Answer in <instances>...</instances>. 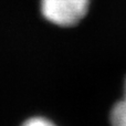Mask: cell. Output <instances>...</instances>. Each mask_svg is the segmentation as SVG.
<instances>
[{
  "instance_id": "6da1fadb",
  "label": "cell",
  "mask_w": 126,
  "mask_h": 126,
  "mask_svg": "<svg viewBox=\"0 0 126 126\" xmlns=\"http://www.w3.org/2000/svg\"><path fill=\"white\" fill-rule=\"evenodd\" d=\"M91 0H40V11L48 22L60 28L79 24L90 9Z\"/></svg>"
},
{
  "instance_id": "7a4b0ae2",
  "label": "cell",
  "mask_w": 126,
  "mask_h": 126,
  "mask_svg": "<svg viewBox=\"0 0 126 126\" xmlns=\"http://www.w3.org/2000/svg\"><path fill=\"white\" fill-rule=\"evenodd\" d=\"M111 126H126V98L117 101L110 113Z\"/></svg>"
},
{
  "instance_id": "277c9868",
  "label": "cell",
  "mask_w": 126,
  "mask_h": 126,
  "mask_svg": "<svg viewBox=\"0 0 126 126\" xmlns=\"http://www.w3.org/2000/svg\"><path fill=\"white\" fill-rule=\"evenodd\" d=\"M123 97L126 98V79H125V83H124V95H123Z\"/></svg>"
},
{
  "instance_id": "3957f363",
  "label": "cell",
  "mask_w": 126,
  "mask_h": 126,
  "mask_svg": "<svg viewBox=\"0 0 126 126\" xmlns=\"http://www.w3.org/2000/svg\"><path fill=\"white\" fill-rule=\"evenodd\" d=\"M21 126H57L52 121L42 116H34L24 121Z\"/></svg>"
}]
</instances>
